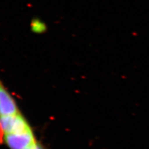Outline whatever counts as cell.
<instances>
[{
    "label": "cell",
    "instance_id": "cell-1",
    "mask_svg": "<svg viewBox=\"0 0 149 149\" xmlns=\"http://www.w3.org/2000/svg\"><path fill=\"white\" fill-rule=\"evenodd\" d=\"M0 123L1 124L4 135L27 132L32 130L29 123L20 113L0 117Z\"/></svg>",
    "mask_w": 149,
    "mask_h": 149
},
{
    "label": "cell",
    "instance_id": "cell-2",
    "mask_svg": "<svg viewBox=\"0 0 149 149\" xmlns=\"http://www.w3.org/2000/svg\"><path fill=\"white\" fill-rule=\"evenodd\" d=\"M4 142L9 149H25L37 141L31 130L23 133L5 134Z\"/></svg>",
    "mask_w": 149,
    "mask_h": 149
},
{
    "label": "cell",
    "instance_id": "cell-3",
    "mask_svg": "<svg viewBox=\"0 0 149 149\" xmlns=\"http://www.w3.org/2000/svg\"><path fill=\"white\" fill-rule=\"evenodd\" d=\"M20 113L15 100L0 80V117Z\"/></svg>",
    "mask_w": 149,
    "mask_h": 149
},
{
    "label": "cell",
    "instance_id": "cell-4",
    "mask_svg": "<svg viewBox=\"0 0 149 149\" xmlns=\"http://www.w3.org/2000/svg\"><path fill=\"white\" fill-rule=\"evenodd\" d=\"M32 27H34L33 29L34 28H36V27H38V29H37V31L39 32H40V30H43L44 29V26L43 24H41L40 22L38 21H34V24H32Z\"/></svg>",
    "mask_w": 149,
    "mask_h": 149
},
{
    "label": "cell",
    "instance_id": "cell-5",
    "mask_svg": "<svg viewBox=\"0 0 149 149\" xmlns=\"http://www.w3.org/2000/svg\"><path fill=\"white\" fill-rule=\"evenodd\" d=\"M25 149H44V148L42 147L41 145H40V144L38 142H36L35 143H34L33 144H32L31 146L27 147Z\"/></svg>",
    "mask_w": 149,
    "mask_h": 149
},
{
    "label": "cell",
    "instance_id": "cell-6",
    "mask_svg": "<svg viewBox=\"0 0 149 149\" xmlns=\"http://www.w3.org/2000/svg\"><path fill=\"white\" fill-rule=\"evenodd\" d=\"M4 132L1 123H0V143H3L4 142Z\"/></svg>",
    "mask_w": 149,
    "mask_h": 149
}]
</instances>
